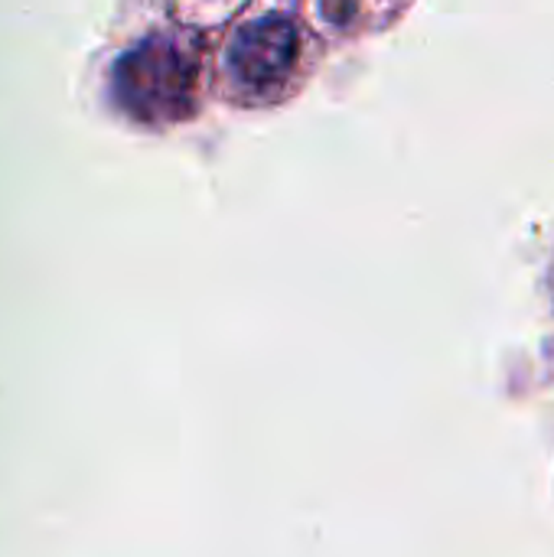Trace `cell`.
Returning a JSON list of instances; mask_svg holds the SVG:
<instances>
[{
    "label": "cell",
    "instance_id": "cell-2",
    "mask_svg": "<svg viewBox=\"0 0 554 557\" xmlns=\"http://www.w3.org/2000/svg\"><path fill=\"white\" fill-rule=\"evenodd\" d=\"M124 62L127 78L121 82V91L137 114H173L186 108L193 78L186 75V55L180 49L170 42H147Z\"/></svg>",
    "mask_w": 554,
    "mask_h": 557
},
{
    "label": "cell",
    "instance_id": "cell-1",
    "mask_svg": "<svg viewBox=\"0 0 554 557\" xmlns=\"http://www.w3.org/2000/svg\"><path fill=\"white\" fill-rule=\"evenodd\" d=\"M300 36L284 13H264L238 26L229 46V65L242 88L268 91L281 88L297 62Z\"/></svg>",
    "mask_w": 554,
    "mask_h": 557
}]
</instances>
